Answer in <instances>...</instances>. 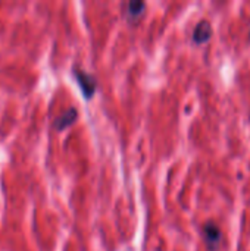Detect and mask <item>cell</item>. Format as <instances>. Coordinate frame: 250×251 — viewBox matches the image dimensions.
Instances as JSON below:
<instances>
[{"label":"cell","mask_w":250,"mask_h":251,"mask_svg":"<svg viewBox=\"0 0 250 251\" xmlns=\"http://www.w3.org/2000/svg\"><path fill=\"white\" fill-rule=\"evenodd\" d=\"M249 40H250V32H249Z\"/></svg>","instance_id":"8992f818"},{"label":"cell","mask_w":250,"mask_h":251,"mask_svg":"<svg viewBox=\"0 0 250 251\" xmlns=\"http://www.w3.org/2000/svg\"><path fill=\"white\" fill-rule=\"evenodd\" d=\"M77 118V110L75 109H68L65 113H62L56 121H55V126L57 129H65L66 126H69Z\"/></svg>","instance_id":"277c9868"},{"label":"cell","mask_w":250,"mask_h":251,"mask_svg":"<svg viewBox=\"0 0 250 251\" xmlns=\"http://www.w3.org/2000/svg\"><path fill=\"white\" fill-rule=\"evenodd\" d=\"M212 37V25L209 21H200L194 31H193V41L197 44H203L206 41H209Z\"/></svg>","instance_id":"3957f363"},{"label":"cell","mask_w":250,"mask_h":251,"mask_svg":"<svg viewBox=\"0 0 250 251\" xmlns=\"http://www.w3.org/2000/svg\"><path fill=\"white\" fill-rule=\"evenodd\" d=\"M74 75H75L78 84L81 85L83 93L85 94V97H91L94 90H96V79L90 74H87V72H84V71H81L78 68L74 69Z\"/></svg>","instance_id":"7a4b0ae2"},{"label":"cell","mask_w":250,"mask_h":251,"mask_svg":"<svg viewBox=\"0 0 250 251\" xmlns=\"http://www.w3.org/2000/svg\"><path fill=\"white\" fill-rule=\"evenodd\" d=\"M146 4L143 1H133L128 4V13L130 16H140L144 10Z\"/></svg>","instance_id":"5b68a950"},{"label":"cell","mask_w":250,"mask_h":251,"mask_svg":"<svg viewBox=\"0 0 250 251\" xmlns=\"http://www.w3.org/2000/svg\"><path fill=\"white\" fill-rule=\"evenodd\" d=\"M202 234H203V240H205L206 247L211 251L217 250L220 243H221V231H220V228L214 222H208V224H205V226L202 229Z\"/></svg>","instance_id":"6da1fadb"}]
</instances>
